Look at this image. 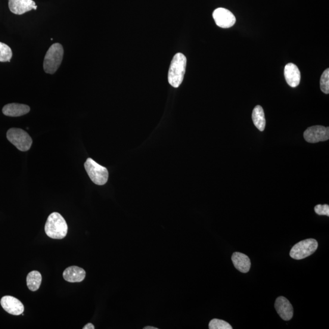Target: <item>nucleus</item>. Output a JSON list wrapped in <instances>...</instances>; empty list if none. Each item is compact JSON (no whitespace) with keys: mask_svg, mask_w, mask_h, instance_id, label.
I'll use <instances>...</instances> for the list:
<instances>
[{"mask_svg":"<svg viewBox=\"0 0 329 329\" xmlns=\"http://www.w3.org/2000/svg\"><path fill=\"white\" fill-rule=\"evenodd\" d=\"M186 66L187 58L184 54L179 52L174 56L168 74L169 83L173 88H178L181 85L185 73Z\"/></svg>","mask_w":329,"mask_h":329,"instance_id":"1","label":"nucleus"},{"mask_svg":"<svg viewBox=\"0 0 329 329\" xmlns=\"http://www.w3.org/2000/svg\"><path fill=\"white\" fill-rule=\"evenodd\" d=\"M46 234L52 239H63L66 237L68 226L64 217L58 212L49 215L45 226Z\"/></svg>","mask_w":329,"mask_h":329,"instance_id":"2","label":"nucleus"},{"mask_svg":"<svg viewBox=\"0 0 329 329\" xmlns=\"http://www.w3.org/2000/svg\"><path fill=\"white\" fill-rule=\"evenodd\" d=\"M64 57L63 46L60 43H54L49 47L43 62L45 73L54 74L60 67Z\"/></svg>","mask_w":329,"mask_h":329,"instance_id":"3","label":"nucleus"},{"mask_svg":"<svg viewBox=\"0 0 329 329\" xmlns=\"http://www.w3.org/2000/svg\"><path fill=\"white\" fill-rule=\"evenodd\" d=\"M85 167L89 178L94 184L103 185L106 184L108 178V172L106 169L89 158L85 163Z\"/></svg>","mask_w":329,"mask_h":329,"instance_id":"4","label":"nucleus"},{"mask_svg":"<svg viewBox=\"0 0 329 329\" xmlns=\"http://www.w3.org/2000/svg\"><path fill=\"white\" fill-rule=\"evenodd\" d=\"M7 139L18 150L27 151L33 144V140L24 130L19 128H11L7 132Z\"/></svg>","mask_w":329,"mask_h":329,"instance_id":"5","label":"nucleus"},{"mask_svg":"<svg viewBox=\"0 0 329 329\" xmlns=\"http://www.w3.org/2000/svg\"><path fill=\"white\" fill-rule=\"evenodd\" d=\"M318 243L315 239L309 238L296 243L291 248L290 256L295 260H301L312 255L318 249Z\"/></svg>","mask_w":329,"mask_h":329,"instance_id":"6","label":"nucleus"},{"mask_svg":"<svg viewBox=\"0 0 329 329\" xmlns=\"http://www.w3.org/2000/svg\"><path fill=\"white\" fill-rule=\"evenodd\" d=\"M304 138L310 144L327 141L329 139V128L319 125L310 127L304 132Z\"/></svg>","mask_w":329,"mask_h":329,"instance_id":"7","label":"nucleus"},{"mask_svg":"<svg viewBox=\"0 0 329 329\" xmlns=\"http://www.w3.org/2000/svg\"><path fill=\"white\" fill-rule=\"evenodd\" d=\"M213 17L216 25L222 29H229L234 26L236 22L234 15L225 8L215 9L213 12Z\"/></svg>","mask_w":329,"mask_h":329,"instance_id":"8","label":"nucleus"},{"mask_svg":"<svg viewBox=\"0 0 329 329\" xmlns=\"http://www.w3.org/2000/svg\"><path fill=\"white\" fill-rule=\"evenodd\" d=\"M1 306L6 312L12 315H20L24 312V306L20 300L13 296H5L1 299Z\"/></svg>","mask_w":329,"mask_h":329,"instance_id":"9","label":"nucleus"},{"mask_svg":"<svg viewBox=\"0 0 329 329\" xmlns=\"http://www.w3.org/2000/svg\"><path fill=\"white\" fill-rule=\"evenodd\" d=\"M275 309L280 317L284 321H289L293 318V308L286 297L280 296L275 303Z\"/></svg>","mask_w":329,"mask_h":329,"instance_id":"10","label":"nucleus"},{"mask_svg":"<svg viewBox=\"0 0 329 329\" xmlns=\"http://www.w3.org/2000/svg\"><path fill=\"white\" fill-rule=\"evenodd\" d=\"M9 8L12 13L21 15L37 7L33 0H9Z\"/></svg>","mask_w":329,"mask_h":329,"instance_id":"11","label":"nucleus"},{"mask_svg":"<svg viewBox=\"0 0 329 329\" xmlns=\"http://www.w3.org/2000/svg\"><path fill=\"white\" fill-rule=\"evenodd\" d=\"M285 80L291 88H296L300 81V72L295 64L290 63L286 65L284 69Z\"/></svg>","mask_w":329,"mask_h":329,"instance_id":"12","label":"nucleus"},{"mask_svg":"<svg viewBox=\"0 0 329 329\" xmlns=\"http://www.w3.org/2000/svg\"><path fill=\"white\" fill-rule=\"evenodd\" d=\"M86 275L85 270L76 266L68 267L63 272L65 280L71 283L82 282L85 279Z\"/></svg>","mask_w":329,"mask_h":329,"instance_id":"13","label":"nucleus"},{"mask_svg":"<svg viewBox=\"0 0 329 329\" xmlns=\"http://www.w3.org/2000/svg\"><path fill=\"white\" fill-rule=\"evenodd\" d=\"M2 111L3 114L6 116L17 117L29 113L30 107L25 104L11 103L5 105Z\"/></svg>","mask_w":329,"mask_h":329,"instance_id":"14","label":"nucleus"},{"mask_svg":"<svg viewBox=\"0 0 329 329\" xmlns=\"http://www.w3.org/2000/svg\"><path fill=\"white\" fill-rule=\"evenodd\" d=\"M232 260L235 268L239 271L246 273L251 268V260L246 255L241 253H234L232 254Z\"/></svg>","mask_w":329,"mask_h":329,"instance_id":"15","label":"nucleus"},{"mask_svg":"<svg viewBox=\"0 0 329 329\" xmlns=\"http://www.w3.org/2000/svg\"><path fill=\"white\" fill-rule=\"evenodd\" d=\"M252 119L254 125L260 131H263L265 128L266 120L265 114L262 106L257 105L254 108L252 115Z\"/></svg>","mask_w":329,"mask_h":329,"instance_id":"16","label":"nucleus"},{"mask_svg":"<svg viewBox=\"0 0 329 329\" xmlns=\"http://www.w3.org/2000/svg\"><path fill=\"white\" fill-rule=\"evenodd\" d=\"M42 280V275L39 271L30 272L26 278L27 286L31 291L38 290L40 285H41Z\"/></svg>","mask_w":329,"mask_h":329,"instance_id":"17","label":"nucleus"},{"mask_svg":"<svg viewBox=\"0 0 329 329\" xmlns=\"http://www.w3.org/2000/svg\"><path fill=\"white\" fill-rule=\"evenodd\" d=\"M12 57V51L9 46L4 43L0 42V62H10Z\"/></svg>","mask_w":329,"mask_h":329,"instance_id":"18","label":"nucleus"},{"mask_svg":"<svg viewBox=\"0 0 329 329\" xmlns=\"http://www.w3.org/2000/svg\"><path fill=\"white\" fill-rule=\"evenodd\" d=\"M210 329H232V327L228 322L222 319H213L209 324Z\"/></svg>","mask_w":329,"mask_h":329,"instance_id":"19","label":"nucleus"},{"mask_svg":"<svg viewBox=\"0 0 329 329\" xmlns=\"http://www.w3.org/2000/svg\"><path fill=\"white\" fill-rule=\"evenodd\" d=\"M321 91L325 94H329V69L325 70L322 74L320 79Z\"/></svg>","mask_w":329,"mask_h":329,"instance_id":"20","label":"nucleus"},{"mask_svg":"<svg viewBox=\"0 0 329 329\" xmlns=\"http://www.w3.org/2000/svg\"><path fill=\"white\" fill-rule=\"evenodd\" d=\"M315 211L319 215L329 216V206L327 204H318L315 207Z\"/></svg>","mask_w":329,"mask_h":329,"instance_id":"21","label":"nucleus"},{"mask_svg":"<svg viewBox=\"0 0 329 329\" xmlns=\"http://www.w3.org/2000/svg\"><path fill=\"white\" fill-rule=\"evenodd\" d=\"M95 326L94 324L92 323H88L86 325L85 327H83V329H94Z\"/></svg>","mask_w":329,"mask_h":329,"instance_id":"22","label":"nucleus"},{"mask_svg":"<svg viewBox=\"0 0 329 329\" xmlns=\"http://www.w3.org/2000/svg\"><path fill=\"white\" fill-rule=\"evenodd\" d=\"M144 329H157V328L154 327L147 326V327H144Z\"/></svg>","mask_w":329,"mask_h":329,"instance_id":"23","label":"nucleus"}]
</instances>
